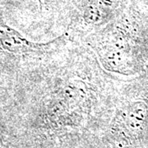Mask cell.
<instances>
[{
  "label": "cell",
  "mask_w": 148,
  "mask_h": 148,
  "mask_svg": "<svg viewBox=\"0 0 148 148\" xmlns=\"http://www.w3.org/2000/svg\"><path fill=\"white\" fill-rule=\"evenodd\" d=\"M56 40L37 43L29 40L19 32L6 23L0 16V49L12 54L44 52Z\"/></svg>",
  "instance_id": "1"
},
{
  "label": "cell",
  "mask_w": 148,
  "mask_h": 148,
  "mask_svg": "<svg viewBox=\"0 0 148 148\" xmlns=\"http://www.w3.org/2000/svg\"><path fill=\"white\" fill-rule=\"evenodd\" d=\"M147 117L148 108L143 101H137L126 107L117 123L122 138L128 141L137 139L145 128Z\"/></svg>",
  "instance_id": "2"
},
{
  "label": "cell",
  "mask_w": 148,
  "mask_h": 148,
  "mask_svg": "<svg viewBox=\"0 0 148 148\" xmlns=\"http://www.w3.org/2000/svg\"><path fill=\"white\" fill-rule=\"evenodd\" d=\"M0 148H1V147H0Z\"/></svg>",
  "instance_id": "3"
}]
</instances>
